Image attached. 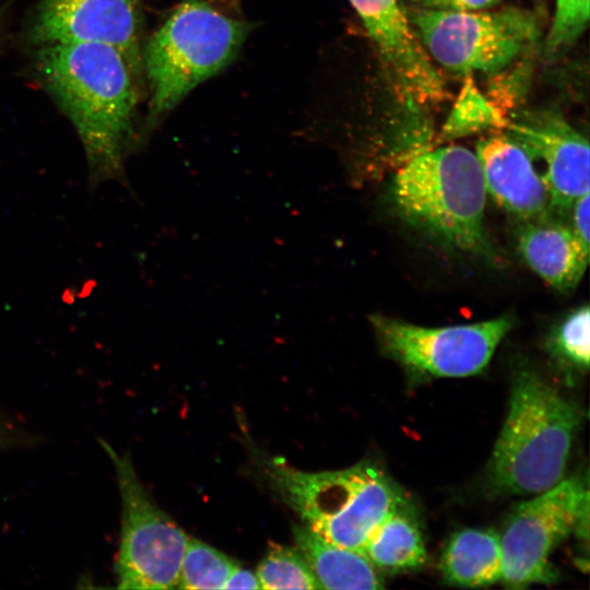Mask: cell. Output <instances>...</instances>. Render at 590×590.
<instances>
[{
	"instance_id": "cell-23",
	"label": "cell",
	"mask_w": 590,
	"mask_h": 590,
	"mask_svg": "<svg viewBox=\"0 0 590 590\" xmlns=\"http://www.w3.org/2000/svg\"><path fill=\"white\" fill-rule=\"evenodd\" d=\"M589 193L578 198L571 205L573 210V233L579 243L589 250V234H590V203Z\"/></svg>"
},
{
	"instance_id": "cell-16",
	"label": "cell",
	"mask_w": 590,
	"mask_h": 590,
	"mask_svg": "<svg viewBox=\"0 0 590 590\" xmlns=\"http://www.w3.org/2000/svg\"><path fill=\"white\" fill-rule=\"evenodd\" d=\"M440 570L444 579L457 587L480 588L500 582L499 534L473 528L455 532L442 551Z\"/></svg>"
},
{
	"instance_id": "cell-25",
	"label": "cell",
	"mask_w": 590,
	"mask_h": 590,
	"mask_svg": "<svg viewBox=\"0 0 590 590\" xmlns=\"http://www.w3.org/2000/svg\"><path fill=\"white\" fill-rule=\"evenodd\" d=\"M223 589H261V587L256 574L237 565Z\"/></svg>"
},
{
	"instance_id": "cell-6",
	"label": "cell",
	"mask_w": 590,
	"mask_h": 590,
	"mask_svg": "<svg viewBox=\"0 0 590 590\" xmlns=\"http://www.w3.org/2000/svg\"><path fill=\"white\" fill-rule=\"evenodd\" d=\"M409 21L429 58L457 72H497L529 51L540 34L535 16L517 8H422L412 11Z\"/></svg>"
},
{
	"instance_id": "cell-4",
	"label": "cell",
	"mask_w": 590,
	"mask_h": 590,
	"mask_svg": "<svg viewBox=\"0 0 590 590\" xmlns=\"http://www.w3.org/2000/svg\"><path fill=\"white\" fill-rule=\"evenodd\" d=\"M270 486L308 527L340 546L362 551L403 494L375 463L307 472L275 457L258 458Z\"/></svg>"
},
{
	"instance_id": "cell-11",
	"label": "cell",
	"mask_w": 590,
	"mask_h": 590,
	"mask_svg": "<svg viewBox=\"0 0 590 590\" xmlns=\"http://www.w3.org/2000/svg\"><path fill=\"white\" fill-rule=\"evenodd\" d=\"M362 19L398 96L410 108L446 98L445 83L418 40L399 0H349Z\"/></svg>"
},
{
	"instance_id": "cell-12",
	"label": "cell",
	"mask_w": 590,
	"mask_h": 590,
	"mask_svg": "<svg viewBox=\"0 0 590 590\" xmlns=\"http://www.w3.org/2000/svg\"><path fill=\"white\" fill-rule=\"evenodd\" d=\"M504 129L532 161L542 162L552 208L570 209L589 193V143L564 118L551 111H521Z\"/></svg>"
},
{
	"instance_id": "cell-10",
	"label": "cell",
	"mask_w": 590,
	"mask_h": 590,
	"mask_svg": "<svg viewBox=\"0 0 590 590\" xmlns=\"http://www.w3.org/2000/svg\"><path fill=\"white\" fill-rule=\"evenodd\" d=\"M140 0H40L31 27L32 42L96 43L111 46L133 75L142 72Z\"/></svg>"
},
{
	"instance_id": "cell-15",
	"label": "cell",
	"mask_w": 590,
	"mask_h": 590,
	"mask_svg": "<svg viewBox=\"0 0 590 590\" xmlns=\"http://www.w3.org/2000/svg\"><path fill=\"white\" fill-rule=\"evenodd\" d=\"M296 548L303 555L320 589H382L381 573L362 551L337 545L302 524L293 527Z\"/></svg>"
},
{
	"instance_id": "cell-17",
	"label": "cell",
	"mask_w": 590,
	"mask_h": 590,
	"mask_svg": "<svg viewBox=\"0 0 590 590\" xmlns=\"http://www.w3.org/2000/svg\"><path fill=\"white\" fill-rule=\"evenodd\" d=\"M362 552L381 574L406 573L425 564L422 530L406 500L378 524Z\"/></svg>"
},
{
	"instance_id": "cell-19",
	"label": "cell",
	"mask_w": 590,
	"mask_h": 590,
	"mask_svg": "<svg viewBox=\"0 0 590 590\" xmlns=\"http://www.w3.org/2000/svg\"><path fill=\"white\" fill-rule=\"evenodd\" d=\"M261 589H320L296 547L271 544L256 573Z\"/></svg>"
},
{
	"instance_id": "cell-8",
	"label": "cell",
	"mask_w": 590,
	"mask_h": 590,
	"mask_svg": "<svg viewBox=\"0 0 590 590\" xmlns=\"http://www.w3.org/2000/svg\"><path fill=\"white\" fill-rule=\"evenodd\" d=\"M382 354L418 378L480 374L514 327L511 315L448 327H423L374 314L369 317Z\"/></svg>"
},
{
	"instance_id": "cell-26",
	"label": "cell",
	"mask_w": 590,
	"mask_h": 590,
	"mask_svg": "<svg viewBox=\"0 0 590 590\" xmlns=\"http://www.w3.org/2000/svg\"><path fill=\"white\" fill-rule=\"evenodd\" d=\"M12 430L0 417V449L3 448L8 442L12 441Z\"/></svg>"
},
{
	"instance_id": "cell-21",
	"label": "cell",
	"mask_w": 590,
	"mask_h": 590,
	"mask_svg": "<svg viewBox=\"0 0 590 590\" xmlns=\"http://www.w3.org/2000/svg\"><path fill=\"white\" fill-rule=\"evenodd\" d=\"M589 306L574 309L556 326L548 339V349L560 363L586 371L590 357Z\"/></svg>"
},
{
	"instance_id": "cell-14",
	"label": "cell",
	"mask_w": 590,
	"mask_h": 590,
	"mask_svg": "<svg viewBox=\"0 0 590 590\" xmlns=\"http://www.w3.org/2000/svg\"><path fill=\"white\" fill-rule=\"evenodd\" d=\"M517 245L530 269L560 292L574 290L588 266L589 250L570 226L550 215L524 221L517 234Z\"/></svg>"
},
{
	"instance_id": "cell-20",
	"label": "cell",
	"mask_w": 590,
	"mask_h": 590,
	"mask_svg": "<svg viewBox=\"0 0 590 590\" xmlns=\"http://www.w3.org/2000/svg\"><path fill=\"white\" fill-rule=\"evenodd\" d=\"M508 119L475 88L469 79L451 115L445 123V140L468 135L487 128H505Z\"/></svg>"
},
{
	"instance_id": "cell-2",
	"label": "cell",
	"mask_w": 590,
	"mask_h": 590,
	"mask_svg": "<svg viewBox=\"0 0 590 590\" xmlns=\"http://www.w3.org/2000/svg\"><path fill=\"white\" fill-rule=\"evenodd\" d=\"M399 215L441 246L495 259L484 226L486 187L476 154L448 145L404 162L391 181Z\"/></svg>"
},
{
	"instance_id": "cell-22",
	"label": "cell",
	"mask_w": 590,
	"mask_h": 590,
	"mask_svg": "<svg viewBox=\"0 0 590 590\" xmlns=\"http://www.w3.org/2000/svg\"><path fill=\"white\" fill-rule=\"evenodd\" d=\"M589 21V0H556L554 21L545 39V56L564 55L580 37Z\"/></svg>"
},
{
	"instance_id": "cell-24",
	"label": "cell",
	"mask_w": 590,
	"mask_h": 590,
	"mask_svg": "<svg viewBox=\"0 0 590 590\" xmlns=\"http://www.w3.org/2000/svg\"><path fill=\"white\" fill-rule=\"evenodd\" d=\"M424 3V8L470 11L488 8L497 2V0H418Z\"/></svg>"
},
{
	"instance_id": "cell-5",
	"label": "cell",
	"mask_w": 590,
	"mask_h": 590,
	"mask_svg": "<svg viewBox=\"0 0 590 590\" xmlns=\"http://www.w3.org/2000/svg\"><path fill=\"white\" fill-rule=\"evenodd\" d=\"M249 33L201 0H185L142 50L150 87L148 127L172 110L197 85L228 66Z\"/></svg>"
},
{
	"instance_id": "cell-18",
	"label": "cell",
	"mask_w": 590,
	"mask_h": 590,
	"mask_svg": "<svg viewBox=\"0 0 590 590\" xmlns=\"http://www.w3.org/2000/svg\"><path fill=\"white\" fill-rule=\"evenodd\" d=\"M237 564L221 551L189 538L181 560L177 588L223 589Z\"/></svg>"
},
{
	"instance_id": "cell-7",
	"label": "cell",
	"mask_w": 590,
	"mask_h": 590,
	"mask_svg": "<svg viewBox=\"0 0 590 590\" xmlns=\"http://www.w3.org/2000/svg\"><path fill=\"white\" fill-rule=\"evenodd\" d=\"M113 462L122 518L115 571L119 589L177 588L188 535L151 498L128 453L101 439Z\"/></svg>"
},
{
	"instance_id": "cell-3",
	"label": "cell",
	"mask_w": 590,
	"mask_h": 590,
	"mask_svg": "<svg viewBox=\"0 0 590 590\" xmlns=\"http://www.w3.org/2000/svg\"><path fill=\"white\" fill-rule=\"evenodd\" d=\"M581 423L577 406L531 369L514 377L509 409L487 468L494 494L536 495L565 474Z\"/></svg>"
},
{
	"instance_id": "cell-9",
	"label": "cell",
	"mask_w": 590,
	"mask_h": 590,
	"mask_svg": "<svg viewBox=\"0 0 590 590\" xmlns=\"http://www.w3.org/2000/svg\"><path fill=\"white\" fill-rule=\"evenodd\" d=\"M587 505L588 486L578 479H563L552 488L518 505L499 534L500 582L507 588L523 589L555 581L556 573L550 557L574 531Z\"/></svg>"
},
{
	"instance_id": "cell-1",
	"label": "cell",
	"mask_w": 590,
	"mask_h": 590,
	"mask_svg": "<svg viewBox=\"0 0 590 590\" xmlns=\"http://www.w3.org/2000/svg\"><path fill=\"white\" fill-rule=\"evenodd\" d=\"M36 68L81 140L88 187L110 180L129 187L138 91L125 57L103 44L56 43L39 46Z\"/></svg>"
},
{
	"instance_id": "cell-13",
	"label": "cell",
	"mask_w": 590,
	"mask_h": 590,
	"mask_svg": "<svg viewBox=\"0 0 590 590\" xmlns=\"http://www.w3.org/2000/svg\"><path fill=\"white\" fill-rule=\"evenodd\" d=\"M486 192L522 222L550 215L551 197L534 162L510 137L496 134L477 144Z\"/></svg>"
}]
</instances>
